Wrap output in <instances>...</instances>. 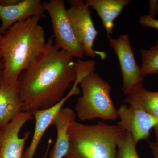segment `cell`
I'll list each match as a JSON object with an SVG mask.
<instances>
[{
  "label": "cell",
  "mask_w": 158,
  "mask_h": 158,
  "mask_svg": "<svg viewBox=\"0 0 158 158\" xmlns=\"http://www.w3.org/2000/svg\"><path fill=\"white\" fill-rule=\"evenodd\" d=\"M34 15L19 22L2 34L0 55L4 69L2 78L9 85L18 81L21 73L38 56L46 44L45 33Z\"/></svg>",
  "instance_id": "obj_2"
},
{
  "label": "cell",
  "mask_w": 158,
  "mask_h": 158,
  "mask_svg": "<svg viewBox=\"0 0 158 158\" xmlns=\"http://www.w3.org/2000/svg\"><path fill=\"white\" fill-rule=\"evenodd\" d=\"M110 44L120 64L123 93L127 95L131 94L142 85L144 79L135 59L129 37L127 34H121L116 39H110Z\"/></svg>",
  "instance_id": "obj_7"
},
{
  "label": "cell",
  "mask_w": 158,
  "mask_h": 158,
  "mask_svg": "<svg viewBox=\"0 0 158 158\" xmlns=\"http://www.w3.org/2000/svg\"><path fill=\"white\" fill-rule=\"evenodd\" d=\"M2 35L0 33V41H1V39H2Z\"/></svg>",
  "instance_id": "obj_25"
},
{
  "label": "cell",
  "mask_w": 158,
  "mask_h": 158,
  "mask_svg": "<svg viewBox=\"0 0 158 158\" xmlns=\"http://www.w3.org/2000/svg\"><path fill=\"white\" fill-rule=\"evenodd\" d=\"M131 0H87L88 7H91L100 18L108 38L113 34L114 21L120 15L125 6L129 5Z\"/></svg>",
  "instance_id": "obj_14"
},
{
  "label": "cell",
  "mask_w": 158,
  "mask_h": 158,
  "mask_svg": "<svg viewBox=\"0 0 158 158\" xmlns=\"http://www.w3.org/2000/svg\"><path fill=\"white\" fill-rule=\"evenodd\" d=\"M23 111L19 81L9 85L0 77V130Z\"/></svg>",
  "instance_id": "obj_12"
},
{
  "label": "cell",
  "mask_w": 158,
  "mask_h": 158,
  "mask_svg": "<svg viewBox=\"0 0 158 158\" xmlns=\"http://www.w3.org/2000/svg\"><path fill=\"white\" fill-rule=\"evenodd\" d=\"M82 95L77 100L75 112L81 121L100 118L103 121H115L118 110L111 99V86L94 71L86 75L79 83Z\"/></svg>",
  "instance_id": "obj_4"
},
{
  "label": "cell",
  "mask_w": 158,
  "mask_h": 158,
  "mask_svg": "<svg viewBox=\"0 0 158 158\" xmlns=\"http://www.w3.org/2000/svg\"><path fill=\"white\" fill-rule=\"evenodd\" d=\"M142 64L140 67L143 77L158 73V40L156 45L148 50L142 49L140 51Z\"/></svg>",
  "instance_id": "obj_16"
},
{
  "label": "cell",
  "mask_w": 158,
  "mask_h": 158,
  "mask_svg": "<svg viewBox=\"0 0 158 158\" xmlns=\"http://www.w3.org/2000/svg\"><path fill=\"white\" fill-rule=\"evenodd\" d=\"M43 3L45 11L48 12L50 17L55 44L74 58L82 59L85 50L74 32L65 1L49 0Z\"/></svg>",
  "instance_id": "obj_5"
},
{
  "label": "cell",
  "mask_w": 158,
  "mask_h": 158,
  "mask_svg": "<svg viewBox=\"0 0 158 158\" xmlns=\"http://www.w3.org/2000/svg\"><path fill=\"white\" fill-rule=\"evenodd\" d=\"M117 110L119 121L117 124L131 134L136 145L141 140H147L151 130L158 125L157 117L138 108L123 104Z\"/></svg>",
  "instance_id": "obj_8"
},
{
  "label": "cell",
  "mask_w": 158,
  "mask_h": 158,
  "mask_svg": "<svg viewBox=\"0 0 158 158\" xmlns=\"http://www.w3.org/2000/svg\"><path fill=\"white\" fill-rule=\"evenodd\" d=\"M3 139V132L2 130H0V147L2 145V141Z\"/></svg>",
  "instance_id": "obj_24"
},
{
  "label": "cell",
  "mask_w": 158,
  "mask_h": 158,
  "mask_svg": "<svg viewBox=\"0 0 158 158\" xmlns=\"http://www.w3.org/2000/svg\"><path fill=\"white\" fill-rule=\"evenodd\" d=\"M75 112L69 108H62L52 123L56 128L57 138L49 153V158H64L68 152L69 138L67 130L70 123L76 120Z\"/></svg>",
  "instance_id": "obj_13"
},
{
  "label": "cell",
  "mask_w": 158,
  "mask_h": 158,
  "mask_svg": "<svg viewBox=\"0 0 158 158\" xmlns=\"http://www.w3.org/2000/svg\"><path fill=\"white\" fill-rule=\"evenodd\" d=\"M52 142V140H51V139H50L48 141V143L47 147L46 150L45 152L44 153V155L42 158H48V156L49 155V153L50 148Z\"/></svg>",
  "instance_id": "obj_22"
},
{
  "label": "cell",
  "mask_w": 158,
  "mask_h": 158,
  "mask_svg": "<svg viewBox=\"0 0 158 158\" xmlns=\"http://www.w3.org/2000/svg\"><path fill=\"white\" fill-rule=\"evenodd\" d=\"M20 0H0V5L4 6H12L18 3Z\"/></svg>",
  "instance_id": "obj_21"
},
{
  "label": "cell",
  "mask_w": 158,
  "mask_h": 158,
  "mask_svg": "<svg viewBox=\"0 0 158 158\" xmlns=\"http://www.w3.org/2000/svg\"><path fill=\"white\" fill-rule=\"evenodd\" d=\"M139 23L144 27H150L158 30V19L152 18L148 14L141 16L139 18Z\"/></svg>",
  "instance_id": "obj_18"
},
{
  "label": "cell",
  "mask_w": 158,
  "mask_h": 158,
  "mask_svg": "<svg viewBox=\"0 0 158 158\" xmlns=\"http://www.w3.org/2000/svg\"><path fill=\"white\" fill-rule=\"evenodd\" d=\"M68 2L70 5V8L67 10L69 18L85 55L92 58L98 56L102 60L106 59V52L96 51L93 48L98 32L94 25L90 7L83 0H69Z\"/></svg>",
  "instance_id": "obj_6"
},
{
  "label": "cell",
  "mask_w": 158,
  "mask_h": 158,
  "mask_svg": "<svg viewBox=\"0 0 158 158\" xmlns=\"http://www.w3.org/2000/svg\"><path fill=\"white\" fill-rule=\"evenodd\" d=\"M156 136L155 141H148L154 158H158V125L153 128Z\"/></svg>",
  "instance_id": "obj_19"
},
{
  "label": "cell",
  "mask_w": 158,
  "mask_h": 158,
  "mask_svg": "<svg viewBox=\"0 0 158 158\" xmlns=\"http://www.w3.org/2000/svg\"><path fill=\"white\" fill-rule=\"evenodd\" d=\"M149 11L148 14L150 17L154 18L156 14H158V1L151 0L149 2Z\"/></svg>",
  "instance_id": "obj_20"
},
{
  "label": "cell",
  "mask_w": 158,
  "mask_h": 158,
  "mask_svg": "<svg viewBox=\"0 0 158 158\" xmlns=\"http://www.w3.org/2000/svg\"><path fill=\"white\" fill-rule=\"evenodd\" d=\"M74 57L54 43L53 36L19 78L23 111L32 113L55 106L77 77Z\"/></svg>",
  "instance_id": "obj_1"
},
{
  "label": "cell",
  "mask_w": 158,
  "mask_h": 158,
  "mask_svg": "<svg viewBox=\"0 0 158 158\" xmlns=\"http://www.w3.org/2000/svg\"><path fill=\"white\" fill-rule=\"evenodd\" d=\"M81 90L77 86L72 87L68 94L59 102L52 107L45 110H36L32 113L35 119V129L32 141L26 148L23 158H34L39 144L46 130L52 125V123L62 108L64 103L70 97L80 94Z\"/></svg>",
  "instance_id": "obj_10"
},
{
  "label": "cell",
  "mask_w": 158,
  "mask_h": 158,
  "mask_svg": "<svg viewBox=\"0 0 158 158\" xmlns=\"http://www.w3.org/2000/svg\"><path fill=\"white\" fill-rule=\"evenodd\" d=\"M126 131L103 121L83 124L74 120L67 130L68 152L65 158H116L118 144Z\"/></svg>",
  "instance_id": "obj_3"
},
{
  "label": "cell",
  "mask_w": 158,
  "mask_h": 158,
  "mask_svg": "<svg viewBox=\"0 0 158 158\" xmlns=\"http://www.w3.org/2000/svg\"><path fill=\"white\" fill-rule=\"evenodd\" d=\"M131 135L126 131L118 144L116 158H139Z\"/></svg>",
  "instance_id": "obj_17"
},
{
  "label": "cell",
  "mask_w": 158,
  "mask_h": 158,
  "mask_svg": "<svg viewBox=\"0 0 158 158\" xmlns=\"http://www.w3.org/2000/svg\"><path fill=\"white\" fill-rule=\"evenodd\" d=\"M3 69H4V66H3L2 61V56L0 55V77L2 75Z\"/></svg>",
  "instance_id": "obj_23"
},
{
  "label": "cell",
  "mask_w": 158,
  "mask_h": 158,
  "mask_svg": "<svg viewBox=\"0 0 158 158\" xmlns=\"http://www.w3.org/2000/svg\"><path fill=\"white\" fill-rule=\"evenodd\" d=\"M125 104L138 108L158 118V91H150L141 85L123 100Z\"/></svg>",
  "instance_id": "obj_15"
},
{
  "label": "cell",
  "mask_w": 158,
  "mask_h": 158,
  "mask_svg": "<svg viewBox=\"0 0 158 158\" xmlns=\"http://www.w3.org/2000/svg\"><path fill=\"white\" fill-rule=\"evenodd\" d=\"M33 117L32 113L22 112L2 130L0 158H23L26 142L31 132H26L23 138H20L19 133L23 126Z\"/></svg>",
  "instance_id": "obj_9"
},
{
  "label": "cell",
  "mask_w": 158,
  "mask_h": 158,
  "mask_svg": "<svg viewBox=\"0 0 158 158\" xmlns=\"http://www.w3.org/2000/svg\"><path fill=\"white\" fill-rule=\"evenodd\" d=\"M45 10L40 0H20L12 6L0 5V33L2 35L11 26L34 15L45 17Z\"/></svg>",
  "instance_id": "obj_11"
}]
</instances>
